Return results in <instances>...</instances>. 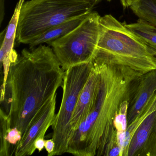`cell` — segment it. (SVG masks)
<instances>
[{"label": "cell", "instance_id": "cell-1", "mask_svg": "<svg viewBox=\"0 0 156 156\" xmlns=\"http://www.w3.org/2000/svg\"><path fill=\"white\" fill-rule=\"evenodd\" d=\"M65 72L50 46L41 44L12 54L1 103L11 128L22 136L38 110L62 87Z\"/></svg>", "mask_w": 156, "mask_h": 156}, {"label": "cell", "instance_id": "cell-2", "mask_svg": "<svg viewBox=\"0 0 156 156\" xmlns=\"http://www.w3.org/2000/svg\"><path fill=\"white\" fill-rule=\"evenodd\" d=\"M100 74L96 100L85 120L69 139L67 153L76 156L104 155L116 131L114 120L121 103L129 101L142 74L122 66L107 63L94 56Z\"/></svg>", "mask_w": 156, "mask_h": 156}, {"label": "cell", "instance_id": "cell-3", "mask_svg": "<svg viewBox=\"0 0 156 156\" xmlns=\"http://www.w3.org/2000/svg\"><path fill=\"white\" fill-rule=\"evenodd\" d=\"M94 56L141 74L156 70V59L147 44L111 14L100 16L99 39Z\"/></svg>", "mask_w": 156, "mask_h": 156}, {"label": "cell", "instance_id": "cell-4", "mask_svg": "<svg viewBox=\"0 0 156 156\" xmlns=\"http://www.w3.org/2000/svg\"><path fill=\"white\" fill-rule=\"evenodd\" d=\"M96 3L87 0H30L21 7L16 40L30 44L49 29L92 12Z\"/></svg>", "mask_w": 156, "mask_h": 156}, {"label": "cell", "instance_id": "cell-5", "mask_svg": "<svg viewBox=\"0 0 156 156\" xmlns=\"http://www.w3.org/2000/svg\"><path fill=\"white\" fill-rule=\"evenodd\" d=\"M93 66L92 59L88 62L72 66L65 72L62 102L51 126L52 139L55 146L51 156L67 153L71 136L70 122L80 93L88 79Z\"/></svg>", "mask_w": 156, "mask_h": 156}, {"label": "cell", "instance_id": "cell-6", "mask_svg": "<svg viewBox=\"0 0 156 156\" xmlns=\"http://www.w3.org/2000/svg\"><path fill=\"white\" fill-rule=\"evenodd\" d=\"M100 17L98 12H91L74 30L48 44L64 71L93 59L99 39Z\"/></svg>", "mask_w": 156, "mask_h": 156}, {"label": "cell", "instance_id": "cell-7", "mask_svg": "<svg viewBox=\"0 0 156 156\" xmlns=\"http://www.w3.org/2000/svg\"><path fill=\"white\" fill-rule=\"evenodd\" d=\"M56 94L42 106L33 118L14 148L13 154L15 156H30L35 152L36 140L40 138H44L46 131L52 125L56 115Z\"/></svg>", "mask_w": 156, "mask_h": 156}, {"label": "cell", "instance_id": "cell-8", "mask_svg": "<svg viewBox=\"0 0 156 156\" xmlns=\"http://www.w3.org/2000/svg\"><path fill=\"white\" fill-rule=\"evenodd\" d=\"M93 67L88 79L80 93L70 122L71 136L87 117L95 102L99 91L100 72L98 66L93 59Z\"/></svg>", "mask_w": 156, "mask_h": 156}, {"label": "cell", "instance_id": "cell-9", "mask_svg": "<svg viewBox=\"0 0 156 156\" xmlns=\"http://www.w3.org/2000/svg\"><path fill=\"white\" fill-rule=\"evenodd\" d=\"M156 93V70L142 74L137 80L129 98L128 110V126L135 119Z\"/></svg>", "mask_w": 156, "mask_h": 156}, {"label": "cell", "instance_id": "cell-10", "mask_svg": "<svg viewBox=\"0 0 156 156\" xmlns=\"http://www.w3.org/2000/svg\"><path fill=\"white\" fill-rule=\"evenodd\" d=\"M156 126V110L139 126L131 137L122 156H140L152 130Z\"/></svg>", "mask_w": 156, "mask_h": 156}, {"label": "cell", "instance_id": "cell-11", "mask_svg": "<svg viewBox=\"0 0 156 156\" xmlns=\"http://www.w3.org/2000/svg\"><path fill=\"white\" fill-rule=\"evenodd\" d=\"M90 13L66 21L49 29L44 33L38 39L29 44L30 49L34 48L44 43L48 44L63 37L78 27Z\"/></svg>", "mask_w": 156, "mask_h": 156}, {"label": "cell", "instance_id": "cell-12", "mask_svg": "<svg viewBox=\"0 0 156 156\" xmlns=\"http://www.w3.org/2000/svg\"><path fill=\"white\" fill-rule=\"evenodd\" d=\"M24 0H20L15 8L13 16L8 25L0 50V61L2 66L10 65L11 54L13 51L14 41L16 39L17 25L21 7Z\"/></svg>", "mask_w": 156, "mask_h": 156}, {"label": "cell", "instance_id": "cell-13", "mask_svg": "<svg viewBox=\"0 0 156 156\" xmlns=\"http://www.w3.org/2000/svg\"><path fill=\"white\" fill-rule=\"evenodd\" d=\"M129 100L121 103L119 109L116 113L114 120V126L116 131L118 140L122 150V155L125 148L126 133L128 127V110Z\"/></svg>", "mask_w": 156, "mask_h": 156}, {"label": "cell", "instance_id": "cell-14", "mask_svg": "<svg viewBox=\"0 0 156 156\" xmlns=\"http://www.w3.org/2000/svg\"><path fill=\"white\" fill-rule=\"evenodd\" d=\"M130 8L139 19L156 27V0H139Z\"/></svg>", "mask_w": 156, "mask_h": 156}, {"label": "cell", "instance_id": "cell-15", "mask_svg": "<svg viewBox=\"0 0 156 156\" xmlns=\"http://www.w3.org/2000/svg\"><path fill=\"white\" fill-rule=\"evenodd\" d=\"M128 28L147 44L156 46V27L139 20L134 23L126 24Z\"/></svg>", "mask_w": 156, "mask_h": 156}, {"label": "cell", "instance_id": "cell-16", "mask_svg": "<svg viewBox=\"0 0 156 156\" xmlns=\"http://www.w3.org/2000/svg\"><path fill=\"white\" fill-rule=\"evenodd\" d=\"M1 118V147L0 156H11L10 150L11 147L7 140L8 132L10 129V125L8 119L7 114L2 108L0 112Z\"/></svg>", "mask_w": 156, "mask_h": 156}, {"label": "cell", "instance_id": "cell-17", "mask_svg": "<svg viewBox=\"0 0 156 156\" xmlns=\"http://www.w3.org/2000/svg\"><path fill=\"white\" fill-rule=\"evenodd\" d=\"M121 155L122 150L116 132L107 144L103 156H121Z\"/></svg>", "mask_w": 156, "mask_h": 156}, {"label": "cell", "instance_id": "cell-18", "mask_svg": "<svg viewBox=\"0 0 156 156\" xmlns=\"http://www.w3.org/2000/svg\"><path fill=\"white\" fill-rule=\"evenodd\" d=\"M140 156H156V126L150 136Z\"/></svg>", "mask_w": 156, "mask_h": 156}, {"label": "cell", "instance_id": "cell-19", "mask_svg": "<svg viewBox=\"0 0 156 156\" xmlns=\"http://www.w3.org/2000/svg\"><path fill=\"white\" fill-rule=\"evenodd\" d=\"M21 138V133L17 129L11 128L9 130L7 137V140L11 147L14 146L15 148V147L18 142L20 140Z\"/></svg>", "mask_w": 156, "mask_h": 156}, {"label": "cell", "instance_id": "cell-20", "mask_svg": "<svg viewBox=\"0 0 156 156\" xmlns=\"http://www.w3.org/2000/svg\"><path fill=\"white\" fill-rule=\"evenodd\" d=\"M55 146V144L54 141L52 139L45 140L44 148L45 149L48 153V156H51V154L53 152L54 150Z\"/></svg>", "mask_w": 156, "mask_h": 156}, {"label": "cell", "instance_id": "cell-21", "mask_svg": "<svg viewBox=\"0 0 156 156\" xmlns=\"http://www.w3.org/2000/svg\"><path fill=\"white\" fill-rule=\"evenodd\" d=\"M45 142V140L44 139V138H40L36 140L35 143V147L39 152H41L44 148Z\"/></svg>", "mask_w": 156, "mask_h": 156}, {"label": "cell", "instance_id": "cell-22", "mask_svg": "<svg viewBox=\"0 0 156 156\" xmlns=\"http://www.w3.org/2000/svg\"><path fill=\"white\" fill-rule=\"evenodd\" d=\"M139 0H120L121 4L124 9L130 8L131 6L138 2Z\"/></svg>", "mask_w": 156, "mask_h": 156}, {"label": "cell", "instance_id": "cell-23", "mask_svg": "<svg viewBox=\"0 0 156 156\" xmlns=\"http://www.w3.org/2000/svg\"><path fill=\"white\" fill-rule=\"evenodd\" d=\"M150 50L151 51L153 55L156 59V45H150V44H147Z\"/></svg>", "mask_w": 156, "mask_h": 156}, {"label": "cell", "instance_id": "cell-24", "mask_svg": "<svg viewBox=\"0 0 156 156\" xmlns=\"http://www.w3.org/2000/svg\"><path fill=\"white\" fill-rule=\"evenodd\" d=\"M87 1H88L91 2H94V3L97 4L98 3H99V2L102 1L103 0H87Z\"/></svg>", "mask_w": 156, "mask_h": 156}, {"label": "cell", "instance_id": "cell-25", "mask_svg": "<svg viewBox=\"0 0 156 156\" xmlns=\"http://www.w3.org/2000/svg\"><path fill=\"white\" fill-rule=\"evenodd\" d=\"M107 1L110 2L111 1V0H106Z\"/></svg>", "mask_w": 156, "mask_h": 156}]
</instances>
